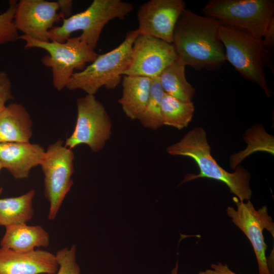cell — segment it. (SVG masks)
I'll list each match as a JSON object with an SVG mask.
<instances>
[{
	"label": "cell",
	"mask_w": 274,
	"mask_h": 274,
	"mask_svg": "<svg viewBox=\"0 0 274 274\" xmlns=\"http://www.w3.org/2000/svg\"><path fill=\"white\" fill-rule=\"evenodd\" d=\"M221 24L185 9L176 24L172 44L178 58L197 71L215 70L226 61L219 37Z\"/></svg>",
	"instance_id": "1"
},
{
	"label": "cell",
	"mask_w": 274,
	"mask_h": 274,
	"mask_svg": "<svg viewBox=\"0 0 274 274\" xmlns=\"http://www.w3.org/2000/svg\"><path fill=\"white\" fill-rule=\"evenodd\" d=\"M166 152L172 156L190 158L199 168V174L186 175L181 184L201 178L211 179L224 183L240 201L251 198L250 174L239 166L233 173L221 167L211 155V148L203 128L194 127L189 130L179 141L167 147Z\"/></svg>",
	"instance_id": "2"
},
{
	"label": "cell",
	"mask_w": 274,
	"mask_h": 274,
	"mask_svg": "<svg viewBox=\"0 0 274 274\" xmlns=\"http://www.w3.org/2000/svg\"><path fill=\"white\" fill-rule=\"evenodd\" d=\"M219 37L224 46L226 60L246 80L257 84L265 95L271 92L268 85L265 68L272 70L271 53L262 39L254 37L246 30L221 25Z\"/></svg>",
	"instance_id": "3"
},
{
	"label": "cell",
	"mask_w": 274,
	"mask_h": 274,
	"mask_svg": "<svg viewBox=\"0 0 274 274\" xmlns=\"http://www.w3.org/2000/svg\"><path fill=\"white\" fill-rule=\"evenodd\" d=\"M139 35L137 29L128 31L118 46L98 55L83 70L75 72L66 88L70 90L80 89L90 95H95L102 87L110 90L117 88L129 64L132 46Z\"/></svg>",
	"instance_id": "4"
},
{
	"label": "cell",
	"mask_w": 274,
	"mask_h": 274,
	"mask_svg": "<svg viewBox=\"0 0 274 274\" xmlns=\"http://www.w3.org/2000/svg\"><path fill=\"white\" fill-rule=\"evenodd\" d=\"M133 6L121 0H94L84 11L62 19V23L49 31L50 41L63 43L76 31H82L80 39L91 48L97 46L106 24L115 19L122 20L132 11Z\"/></svg>",
	"instance_id": "5"
},
{
	"label": "cell",
	"mask_w": 274,
	"mask_h": 274,
	"mask_svg": "<svg viewBox=\"0 0 274 274\" xmlns=\"http://www.w3.org/2000/svg\"><path fill=\"white\" fill-rule=\"evenodd\" d=\"M201 11L221 25L243 29L258 39L274 21L273 0H210Z\"/></svg>",
	"instance_id": "6"
},
{
	"label": "cell",
	"mask_w": 274,
	"mask_h": 274,
	"mask_svg": "<svg viewBox=\"0 0 274 274\" xmlns=\"http://www.w3.org/2000/svg\"><path fill=\"white\" fill-rule=\"evenodd\" d=\"M18 39L25 41V49L41 48L48 52L41 62L51 68L53 85L59 91L66 87L75 70H83L87 63L93 61L98 55L79 37H70L63 43L40 41L24 35Z\"/></svg>",
	"instance_id": "7"
},
{
	"label": "cell",
	"mask_w": 274,
	"mask_h": 274,
	"mask_svg": "<svg viewBox=\"0 0 274 274\" xmlns=\"http://www.w3.org/2000/svg\"><path fill=\"white\" fill-rule=\"evenodd\" d=\"M77 118L72 134L64 146L73 149L87 145L93 152L102 150L112 134L111 119L95 95L87 94L77 100Z\"/></svg>",
	"instance_id": "8"
},
{
	"label": "cell",
	"mask_w": 274,
	"mask_h": 274,
	"mask_svg": "<svg viewBox=\"0 0 274 274\" xmlns=\"http://www.w3.org/2000/svg\"><path fill=\"white\" fill-rule=\"evenodd\" d=\"M75 155L72 149L59 140L50 144L40 164L44 175V195L50 203L48 218L55 219L74 183Z\"/></svg>",
	"instance_id": "9"
},
{
	"label": "cell",
	"mask_w": 274,
	"mask_h": 274,
	"mask_svg": "<svg viewBox=\"0 0 274 274\" xmlns=\"http://www.w3.org/2000/svg\"><path fill=\"white\" fill-rule=\"evenodd\" d=\"M233 199L236 209L228 207L227 216L250 241L257 261L259 274H271L265 254L267 245L263 231L264 229L267 230L273 237L274 223L268 214L267 207L263 206L256 210L250 200L245 202L240 201L236 197Z\"/></svg>",
	"instance_id": "10"
},
{
	"label": "cell",
	"mask_w": 274,
	"mask_h": 274,
	"mask_svg": "<svg viewBox=\"0 0 274 274\" xmlns=\"http://www.w3.org/2000/svg\"><path fill=\"white\" fill-rule=\"evenodd\" d=\"M177 58L172 44L139 35L133 43L129 64L124 75L151 79L158 77Z\"/></svg>",
	"instance_id": "11"
},
{
	"label": "cell",
	"mask_w": 274,
	"mask_h": 274,
	"mask_svg": "<svg viewBox=\"0 0 274 274\" xmlns=\"http://www.w3.org/2000/svg\"><path fill=\"white\" fill-rule=\"evenodd\" d=\"M185 4L183 0H150L143 4L136 14L139 35L172 44L174 30Z\"/></svg>",
	"instance_id": "12"
},
{
	"label": "cell",
	"mask_w": 274,
	"mask_h": 274,
	"mask_svg": "<svg viewBox=\"0 0 274 274\" xmlns=\"http://www.w3.org/2000/svg\"><path fill=\"white\" fill-rule=\"evenodd\" d=\"M57 2L20 0L17 2L14 23L24 35L43 42H49V31L63 17Z\"/></svg>",
	"instance_id": "13"
},
{
	"label": "cell",
	"mask_w": 274,
	"mask_h": 274,
	"mask_svg": "<svg viewBox=\"0 0 274 274\" xmlns=\"http://www.w3.org/2000/svg\"><path fill=\"white\" fill-rule=\"evenodd\" d=\"M58 269L56 255L48 251L18 252L0 248V274H55Z\"/></svg>",
	"instance_id": "14"
},
{
	"label": "cell",
	"mask_w": 274,
	"mask_h": 274,
	"mask_svg": "<svg viewBox=\"0 0 274 274\" xmlns=\"http://www.w3.org/2000/svg\"><path fill=\"white\" fill-rule=\"evenodd\" d=\"M45 153L44 149L37 144L0 143V162L16 179L28 178L31 168L41 164Z\"/></svg>",
	"instance_id": "15"
},
{
	"label": "cell",
	"mask_w": 274,
	"mask_h": 274,
	"mask_svg": "<svg viewBox=\"0 0 274 274\" xmlns=\"http://www.w3.org/2000/svg\"><path fill=\"white\" fill-rule=\"evenodd\" d=\"M32 125L30 115L22 105L9 104L0 113V143L29 142Z\"/></svg>",
	"instance_id": "16"
},
{
	"label": "cell",
	"mask_w": 274,
	"mask_h": 274,
	"mask_svg": "<svg viewBox=\"0 0 274 274\" xmlns=\"http://www.w3.org/2000/svg\"><path fill=\"white\" fill-rule=\"evenodd\" d=\"M5 228V233L0 242L2 248L26 252L35 250L36 247H47L49 245V234L41 226L22 223Z\"/></svg>",
	"instance_id": "17"
},
{
	"label": "cell",
	"mask_w": 274,
	"mask_h": 274,
	"mask_svg": "<svg viewBox=\"0 0 274 274\" xmlns=\"http://www.w3.org/2000/svg\"><path fill=\"white\" fill-rule=\"evenodd\" d=\"M121 82L122 94L118 102L127 117L138 120L148 102L152 79L124 75Z\"/></svg>",
	"instance_id": "18"
},
{
	"label": "cell",
	"mask_w": 274,
	"mask_h": 274,
	"mask_svg": "<svg viewBox=\"0 0 274 274\" xmlns=\"http://www.w3.org/2000/svg\"><path fill=\"white\" fill-rule=\"evenodd\" d=\"M185 65L179 58L166 67L159 76V80L165 93L185 102L192 101L195 89L185 76Z\"/></svg>",
	"instance_id": "19"
},
{
	"label": "cell",
	"mask_w": 274,
	"mask_h": 274,
	"mask_svg": "<svg viewBox=\"0 0 274 274\" xmlns=\"http://www.w3.org/2000/svg\"><path fill=\"white\" fill-rule=\"evenodd\" d=\"M35 195V190L31 189L19 196L0 198V225L26 223L31 220L34 213Z\"/></svg>",
	"instance_id": "20"
},
{
	"label": "cell",
	"mask_w": 274,
	"mask_h": 274,
	"mask_svg": "<svg viewBox=\"0 0 274 274\" xmlns=\"http://www.w3.org/2000/svg\"><path fill=\"white\" fill-rule=\"evenodd\" d=\"M194 110L192 101H183L164 93L161 104L163 125L181 130L191 121Z\"/></svg>",
	"instance_id": "21"
},
{
	"label": "cell",
	"mask_w": 274,
	"mask_h": 274,
	"mask_svg": "<svg viewBox=\"0 0 274 274\" xmlns=\"http://www.w3.org/2000/svg\"><path fill=\"white\" fill-rule=\"evenodd\" d=\"M164 93L158 77L152 78L148 102L138 119L144 127L156 130L163 126L161 104Z\"/></svg>",
	"instance_id": "22"
},
{
	"label": "cell",
	"mask_w": 274,
	"mask_h": 274,
	"mask_svg": "<svg viewBox=\"0 0 274 274\" xmlns=\"http://www.w3.org/2000/svg\"><path fill=\"white\" fill-rule=\"evenodd\" d=\"M17 4L16 1H10L8 8L0 14V44L12 42L19 38L14 23Z\"/></svg>",
	"instance_id": "23"
},
{
	"label": "cell",
	"mask_w": 274,
	"mask_h": 274,
	"mask_svg": "<svg viewBox=\"0 0 274 274\" xmlns=\"http://www.w3.org/2000/svg\"><path fill=\"white\" fill-rule=\"evenodd\" d=\"M58 263L56 274H80V268L76 262V247L72 245L57 251L55 254Z\"/></svg>",
	"instance_id": "24"
},
{
	"label": "cell",
	"mask_w": 274,
	"mask_h": 274,
	"mask_svg": "<svg viewBox=\"0 0 274 274\" xmlns=\"http://www.w3.org/2000/svg\"><path fill=\"white\" fill-rule=\"evenodd\" d=\"M12 84L7 74L0 71V113L5 108V104L13 99Z\"/></svg>",
	"instance_id": "25"
},
{
	"label": "cell",
	"mask_w": 274,
	"mask_h": 274,
	"mask_svg": "<svg viewBox=\"0 0 274 274\" xmlns=\"http://www.w3.org/2000/svg\"><path fill=\"white\" fill-rule=\"evenodd\" d=\"M198 274H237L232 271L227 264L221 262L213 263L211 268L204 270L200 271Z\"/></svg>",
	"instance_id": "26"
},
{
	"label": "cell",
	"mask_w": 274,
	"mask_h": 274,
	"mask_svg": "<svg viewBox=\"0 0 274 274\" xmlns=\"http://www.w3.org/2000/svg\"><path fill=\"white\" fill-rule=\"evenodd\" d=\"M58 5L59 12L64 18L71 16L73 8V1L71 0H59L57 1Z\"/></svg>",
	"instance_id": "27"
},
{
	"label": "cell",
	"mask_w": 274,
	"mask_h": 274,
	"mask_svg": "<svg viewBox=\"0 0 274 274\" xmlns=\"http://www.w3.org/2000/svg\"><path fill=\"white\" fill-rule=\"evenodd\" d=\"M267 49H271L274 45V21L271 22L265 35L262 39Z\"/></svg>",
	"instance_id": "28"
},
{
	"label": "cell",
	"mask_w": 274,
	"mask_h": 274,
	"mask_svg": "<svg viewBox=\"0 0 274 274\" xmlns=\"http://www.w3.org/2000/svg\"><path fill=\"white\" fill-rule=\"evenodd\" d=\"M179 264L177 261L175 267L173 268L170 274H178Z\"/></svg>",
	"instance_id": "29"
},
{
	"label": "cell",
	"mask_w": 274,
	"mask_h": 274,
	"mask_svg": "<svg viewBox=\"0 0 274 274\" xmlns=\"http://www.w3.org/2000/svg\"><path fill=\"white\" fill-rule=\"evenodd\" d=\"M3 168L1 163L0 162V173H1V171L2 170V169Z\"/></svg>",
	"instance_id": "30"
},
{
	"label": "cell",
	"mask_w": 274,
	"mask_h": 274,
	"mask_svg": "<svg viewBox=\"0 0 274 274\" xmlns=\"http://www.w3.org/2000/svg\"><path fill=\"white\" fill-rule=\"evenodd\" d=\"M3 191V188H0V194H1V193Z\"/></svg>",
	"instance_id": "31"
}]
</instances>
